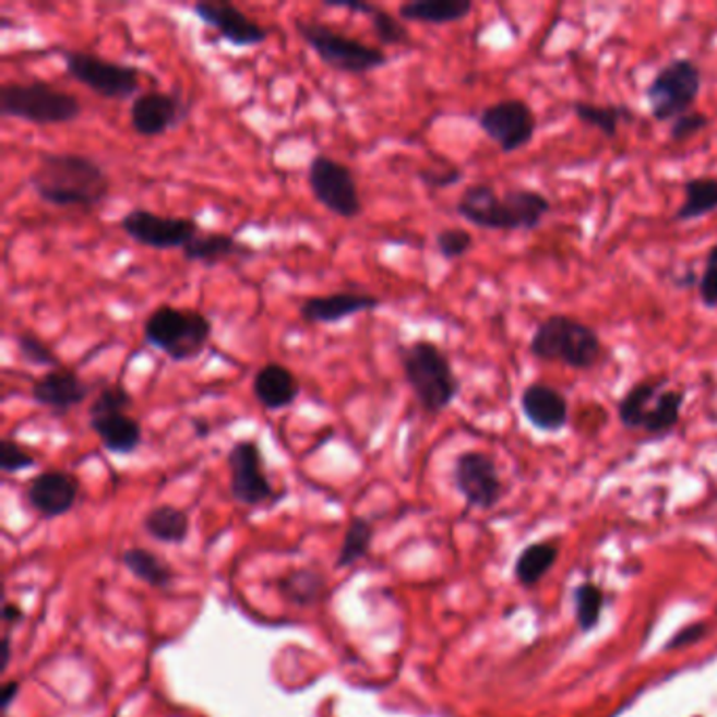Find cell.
Segmentation results:
<instances>
[{"instance_id": "10", "label": "cell", "mask_w": 717, "mask_h": 717, "mask_svg": "<svg viewBox=\"0 0 717 717\" xmlns=\"http://www.w3.org/2000/svg\"><path fill=\"white\" fill-rule=\"evenodd\" d=\"M308 186L318 204L345 222L358 219L365 211L356 175L342 160L316 154L308 165Z\"/></svg>"}, {"instance_id": "8", "label": "cell", "mask_w": 717, "mask_h": 717, "mask_svg": "<svg viewBox=\"0 0 717 717\" xmlns=\"http://www.w3.org/2000/svg\"><path fill=\"white\" fill-rule=\"evenodd\" d=\"M59 58L63 61L65 74L86 86L95 95L110 101L135 99L140 93L142 70L131 63L112 61L81 49H61Z\"/></svg>"}, {"instance_id": "45", "label": "cell", "mask_w": 717, "mask_h": 717, "mask_svg": "<svg viewBox=\"0 0 717 717\" xmlns=\"http://www.w3.org/2000/svg\"><path fill=\"white\" fill-rule=\"evenodd\" d=\"M2 612H4V621L7 623H15V621L22 619V610L17 606H13V604H7Z\"/></svg>"}, {"instance_id": "36", "label": "cell", "mask_w": 717, "mask_h": 717, "mask_svg": "<svg viewBox=\"0 0 717 717\" xmlns=\"http://www.w3.org/2000/svg\"><path fill=\"white\" fill-rule=\"evenodd\" d=\"M476 240L465 228H444L435 234V249L444 261H457L471 253Z\"/></svg>"}, {"instance_id": "1", "label": "cell", "mask_w": 717, "mask_h": 717, "mask_svg": "<svg viewBox=\"0 0 717 717\" xmlns=\"http://www.w3.org/2000/svg\"><path fill=\"white\" fill-rule=\"evenodd\" d=\"M28 186L40 201L58 208L95 211L112 194V177L104 165L76 152H43Z\"/></svg>"}, {"instance_id": "19", "label": "cell", "mask_w": 717, "mask_h": 717, "mask_svg": "<svg viewBox=\"0 0 717 717\" xmlns=\"http://www.w3.org/2000/svg\"><path fill=\"white\" fill-rule=\"evenodd\" d=\"M383 306L381 297L360 290L312 295L299 303V316L308 324H339L347 318L369 314Z\"/></svg>"}, {"instance_id": "7", "label": "cell", "mask_w": 717, "mask_h": 717, "mask_svg": "<svg viewBox=\"0 0 717 717\" xmlns=\"http://www.w3.org/2000/svg\"><path fill=\"white\" fill-rule=\"evenodd\" d=\"M295 32L316 53V58L331 70L344 74H371L383 68L390 58L373 45L351 38L339 29L331 28L318 20H297Z\"/></svg>"}, {"instance_id": "30", "label": "cell", "mask_w": 717, "mask_h": 717, "mask_svg": "<svg viewBox=\"0 0 717 717\" xmlns=\"http://www.w3.org/2000/svg\"><path fill=\"white\" fill-rule=\"evenodd\" d=\"M558 549L551 543H535L526 547L516 562V576L522 585H535L553 566Z\"/></svg>"}, {"instance_id": "18", "label": "cell", "mask_w": 717, "mask_h": 717, "mask_svg": "<svg viewBox=\"0 0 717 717\" xmlns=\"http://www.w3.org/2000/svg\"><path fill=\"white\" fill-rule=\"evenodd\" d=\"M519 410L530 428L543 433H560L571 419L566 394L546 381H533L522 390Z\"/></svg>"}, {"instance_id": "38", "label": "cell", "mask_w": 717, "mask_h": 717, "mask_svg": "<svg viewBox=\"0 0 717 717\" xmlns=\"http://www.w3.org/2000/svg\"><path fill=\"white\" fill-rule=\"evenodd\" d=\"M712 127V118L707 112L701 110H690L686 115L676 118L669 127V140L673 144H684L692 138L701 135L703 131H707Z\"/></svg>"}, {"instance_id": "32", "label": "cell", "mask_w": 717, "mask_h": 717, "mask_svg": "<svg viewBox=\"0 0 717 717\" xmlns=\"http://www.w3.org/2000/svg\"><path fill=\"white\" fill-rule=\"evenodd\" d=\"M13 342H15L17 356L28 367L47 369V371L61 367V360H59L56 349L51 345L45 344L36 333H32V331H20V333L13 335Z\"/></svg>"}, {"instance_id": "14", "label": "cell", "mask_w": 717, "mask_h": 717, "mask_svg": "<svg viewBox=\"0 0 717 717\" xmlns=\"http://www.w3.org/2000/svg\"><path fill=\"white\" fill-rule=\"evenodd\" d=\"M188 120L186 101L169 91H145L129 106V124L135 135L163 138Z\"/></svg>"}, {"instance_id": "4", "label": "cell", "mask_w": 717, "mask_h": 717, "mask_svg": "<svg viewBox=\"0 0 717 717\" xmlns=\"http://www.w3.org/2000/svg\"><path fill=\"white\" fill-rule=\"evenodd\" d=\"M402 374L421 410L440 415L459 398L461 379L449 354L430 339H417L398 347Z\"/></svg>"}, {"instance_id": "42", "label": "cell", "mask_w": 717, "mask_h": 717, "mask_svg": "<svg viewBox=\"0 0 717 717\" xmlns=\"http://www.w3.org/2000/svg\"><path fill=\"white\" fill-rule=\"evenodd\" d=\"M465 172L457 165H444V167H430L417 171V179L430 188V190H449L453 186H459Z\"/></svg>"}, {"instance_id": "28", "label": "cell", "mask_w": 717, "mask_h": 717, "mask_svg": "<svg viewBox=\"0 0 717 717\" xmlns=\"http://www.w3.org/2000/svg\"><path fill=\"white\" fill-rule=\"evenodd\" d=\"M686 402V390H662L657 401L653 402L644 428L650 438H662L678 428L682 419V408Z\"/></svg>"}, {"instance_id": "29", "label": "cell", "mask_w": 717, "mask_h": 717, "mask_svg": "<svg viewBox=\"0 0 717 717\" xmlns=\"http://www.w3.org/2000/svg\"><path fill=\"white\" fill-rule=\"evenodd\" d=\"M144 524L145 530L163 543H183L188 539V530H190L188 514L172 505H160V507L152 510L145 516Z\"/></svg>"}, {"instance_id": "16", "label": "cell", "mask_w": 717, "mask_h": 717, "mask_svg": "<svg viewBox=\"0 0 717 717\" xmlns=\"http://www.w3.org/2000/svg\"><path fill=\"white\" fill-rule=\"evenodd\" d=\"M230 465L231 497L244 505H259L274 494L265 469L263 455L255 440H240L230 449L228 455Z\"/></svg>"}, {"instance_id": "15", "label": "cell", "mask_w": 717, "mask_h": 717, "mask_svg": "<svg viewBox=\"0 0 717 717\" xmlns=\"http://www.w3.org/2000/svg\"><path fill=\"white\" fill-rule=\"evenodd\" d=\"M453 480L467 505L490 510L503 494V482L499 478L494 461L480 451H465L455 461Z\"/></svg>"}, {"instance_id": "26", "label": "cell", "mask_w": 717, "mask_h": 717, "mask_svg": "<svg viewBox=\"0 0 717 717\" xmlns=\"http://www.w3.org/2000/svg\"><path fill=\"white\" fill-rule=\"evenodd\" d=\"M571 110L581 124L600 131L606 140H614L623 124H630L635 120V112L625 104L598 106V104L578 99V101H573Z\"/></svg>"}, {"instance_id": "31", "label": "cell", "mask_w": 717, "mask_h": 717, "mask_svg": "<svg viewBox=\"0 0 717 717\" xmlns=\"http://www.w3.org/2000/svg\"><path fill=\"white\" fill-rule=\"evenodd\" d=\"M122 562L131 573L135 574L140 581L147 583V585L165 587L171 581V571L147 549H140V547L129 549L122 555Z\"/></svg>"}, {"instance_id": "46", "label": "cell", "mask_w": 717, "mask_h": 717, "mask_svg": "<svg viewBox=\"0 0 717 717\" xmlns=\"http://www.w3.org/2000/svg\"><path fill=\"white\" fill-rule=\"evenodd\" d=\"M2 650H4V657H2V669L9 667V659H11V642H9V635L4 637L2 642Z\"/></svg>"}, {"instance_id": "33", "label": "cell", "mask_w": 717, "mask_h": 717, "mask_svg": "<svg viewBox=\"0 0 717 717\" xmlns=\"http://www.w3.org/2000/svg\"><path fill=\"white\" fill-rule=\"evenodd\" d=\"M369 22L373 26L374 38L383 45V47H408L413 45L410 32L404 26L401 17H396L394 13H390L387 9L374 4Z\"/></svg>"}, {"instance_id": "24", "label": "cell", "mask_w": 717, "mask_h": 717, "mask_svg": "<svg viewBox=\"0 0 717 717\" xmlns=\"http://www.w3.org/2000/svg\"><path fill=\"white\" fill-rule=\"evenodd\" d=\"M474 11L471 0H410L398 7V17L406 24L446 26L469 17Z\"/></svg>"}, {"instance_id": "6", "label": "cell", "mask_w": 717, "mask_h": 717, "mask_svg": "<svg viewBox=\"0 0 717 717\" xmlns=\"http://www.w3.org/2000/svg\"><path fill=\"white\" fill-rule=\"evenodd\" d=\"M83 115L81 99L47 81H9L0 86V116L36 127L68 124Z\"/></svg>"}, {"instance_id": "43", "label": "cell", "mask_w": 717, "mask_h": 717, "mask_svg": "<svg viewBox=\"0 0 717 717\" xmlns=\"http://www.w3.org/2000/svg\"><path fill=\"white\" fill-rule=\"evenodd\" d=\"M705 625H692L686 628L684 632L676 633V637L667 644V650H678V648H686L690 644H694L696 640H701L705 635Z\"/></svg>"}, {"instance_id": "25", "label": "cell", "mask_w": 717, "mask_h": 717, "mask_svg": "<svg viewBox=\"0 0 717 717\" xmlns=\"http://www.w3.org/2000/svg\"><path fill=\"white\" fill-rule=\"evenodd\" d=\"M667 383H669L667 374H650V377H644L633 383L617 404V415H619V421L623 423V428H628V430L644 428V419H646L653 402L657 401V396L665 390Z\"/></svg>"}, {"instance_id": "5", "label": "cell", "mask_w": 717, "mask_h": 717, "mask_svg": "<svg viewBox=\"0 0 717 717\" xmlns=\"http://www.w3.org/2000/svg\"><path fill=\"white\" fill-rule=\"evenodd\" d=\"M213 337V322L201 310L160 303L144 320V342L171 362H194Z\"/></svg>"}, {"instance_id": "12", "label": "cell", "mask_w": 717, "mask_h": 717, "mask_svg": "<svg viewBox=\"0 0 717 717\" xmlns=\"http://www.w3.org/2000/svg\"><path fill=\"white\" fill-rule=\"evenodd\" d=\"M478 127L503 154H516L533 144L539 120L524 99L507 97L487 106L478 115Z\"/></svg>"}, {"instance_id": "3", "label": "cell", "mask_w": 717, "mask_h": 717, "mask_svg": "<svg viewBox=\"0 0 717 717\" xmlns=\"http://www.w3.org/2000/svg\"><path fill=\"white\" fill-rule=\"evenodd\" d=\"M528 354L549 365L591 371L602 365L606 347L600 333L587 322L569 314H551L537 324L528 342Z\"/></svg>"}, {"instance_id": "37", "label": "cell", "mask_w": 717, "mask_h": 717, "mask_svg": "<svg viewBox=\"0 0 717 717\" xmlns=\"http://www.w3.org/2000/svg\"><path fill=\"white\" fill-rule=\"evenodd\" d=\"M133 406V394L124 387L122 381L106 383L97 396L91 401L86 415L93 413H108V410H129Z\"/></svg>"}, {"instance_id": "44", "label": "cell", "mask_w": 717, "mask_h": 717, "mask_svg": "<svg viewBox=\"0 0 717 717\" xmlns=\"http://www.w3.org/2000/svg\"><path fill=\"white\" fill-rule=\"evenodd\" d=\"M17 690H20V684H17V682H7V684L2 686V696H0V698H2V709H4V712H7L9 705L13 703Z\"/></svg>"}, {"instance_id": "17", "label": "cell", "mask_w": 717, "mask_h": 717, "mask_svg": "<svg viewBox=\"0 0 717 717\" xmlns=\"http://www.w3.org/2000/svg\"><path fill=\"white\" fill-rule=\"evenodd\" d=\"M29 394L34 404L58 415H65L85 404L86 398L93 394V385L76 369L61 365L34 379Z\"/></svg>"}, {"instance_id": "41", "label": "cell", "mask_w": 717, "mask_h": 717, "mask_svg": "<svg viewBox=\"0 0 717 717\" xmlns=\"http://www.w3.org/2000/svg\"><path fill=\"white\" fill-rule=\"evenodd\" d=\"M36 465V457L28 453L22 444H17L11 438H4L0 442V467L4 474H17L26 471Z\"/></svg>"}, {"instance_id": "34", "label": "cell", "mask_w": 717, "mask_h": 717, "mask_svg": "<svg viewBox=\"0 0 717 717\" xmlns=\"http://www.w3.org/2000/svg\"><path fill=\"white\" fill-rule=\"evenodd\" d=\"M371 541H373V526L365 517H354L349 524V530L345 535L344 547H342L337 564L345 569V566L358 562L360 558H365L371 547Z\"/></svg>"}, {"instance_id": "9", "label": "cell", "mask_w": 717, "mask_h": 717, "mask_svg": "<svg viewBox=\"0 0 717 717\" xmlns=\"http://www.w3.org/2000/svg\"><path fill=\"white\" fill-rule=\"evenodd\" d=\"M703 88V72L696 61L676 58L660 65L646 86L648 110L655 122H673L692 110Z\"/></svg>"}, {"instance_id": "35", "label": "cell", "mask_w": 717, "mask_h": 717, "mask_svg": "<svg viewBox=\"0 0 717 717\" xmlns=\"http://www.w3.org/2000/svg\"><path fill=\"white\" fill-rule=\"evenodd\" d=\"M576 623L583 632H591L602 614L604 594L594 583H585L576 589Z\"/></svg>"}, {"instance_id": "22", "label": "cell", "mask_w": 717, "mask_h": 717, "mask_svg": "<svg viewBox=\"0 0 717 717\" xmlns=\"http://www.w3.org/2000/svg\"><path fill=\"white\" fill-rule=\"evenodd\" d=\"M251 392L259 402L270 413H278L290 408L301 396V383L297 374L288 369L283 362H265L259 367L258 373L253 377Z\"/></svg>"}, {"instance_id": "40", "label": "cell", "mask_w": 717, "mask_h": 717, "mask_svg": "<svg viewBox=\"0 0 717 717\" xmlns=\"http://www.w3.org/2000/svg\"><path fill=\"white\" fill-rule=\"evenodd\" d=\"M322 587V578L314 573L301 571V573L290 574L283 581V589L287 591L288 598L295 602H312L316 600Z\"/></svg>"}, {"instance_id": "2", "label": "cell", "mask_w": 717, "mask_h": 717, "mask_svg": "<svg viewBox=\"0 0 717 717\" xmlns=\"http://www.w3.org/2000/svg\"><path fill=\"white\" fill-rule=\"evenodd\" d=\"M455 211L478 230L535 231L551 213V201L530 188H510L503 194L490 183H471L463 190Z\"/></svg>"}, {"instance_id": "13", "label": "cell", "mask_w": 717, "mask_h": 717, "mask_svg": "<svg viewBox=\"0 0 717 717\" xmlns=\"http://www.w3.org/2000/svg\"><path fill=\"white\" fill-rule=\"evenodd\" d=\"M192 13L204 26L215 29L222 40L236 49H253L270 38V29L261 26L240 7L226 0H199L192 4Z\"/></svg>"}, {"instance_id": "23", "label": "cell", "mask_w": 717, "mask_h": 717, "mask_svg": "<svg viewBox=\"0 0 717 717\" xmlns=\"http://www.w3.org/2000/svg\"><path fill=\"white\" fill-rule=\"evenodd\" d=\"M181 255L190 263L215 267V265L226 263L231 259L251 261L258 255V251L228 231H201L194 240H190L183 247Z\"/></svg>"}, {"instance_id": "27", "label": "cell", "mask_w": 717, "mask_h": 717, "mask_svg": "<svg viewBox=\"0 0 717 717\" xmlns=\"http://www.w3.org/2000/svg\"><path fill=\"white\" fill-rule=\"evenodd\" d=\"M684 202L676 208L671 222L690 224L717 211V177H692L684 186Z\"/></svg>"}, {"instance_id": "11", "label": "cell", "mask_w": 717, "mask_h": 717, "mask_svg": "<svg viewBox=\"0 0 717 717\" xmlns=\"http://www.w3.org/2000/svg\"><path fill=\"white\" fill-rule=\"evenodd\" d=\"M118 228L129 240L152 251H183V247L202 231L201 224L194 217L163 215L150 208L127 211L120 217Z\"/></svg>"}, {"instance_id": "21", "label": "cell", "mask_w": 717, "mask_h": 717, "mask_svg": "<svg viewBox=\"0 0 717 717\" xmlns=\"http://www.w3.org/2000/svg\"><path fill=\"white\" fill-rule=\"evenodd\" d=\"M88 428L112 455H133L144 442L142 423L127 410L93 413L88 415Z\"/></svg>"}, {"instance_id": "39", "label": "cell", "mask_w": 717, "mask_h": 717, "mask_svg": "<svg viewBox=\"0 0 717 717\" xmlns=\"http://www.w3.org/2000/svg\"><path fill=\"white\" fill-rule=\"evenodd\" d=\"M696 288L703 308L717 310V244H712L705 253V265L698 276Z\"/></svg>"}, {"instance_id": "20", "label": "cell", "mask_w": 717, "mask_h": 717, "mask_svg": "<svg viewBox=\"0 0 717 717\" xmlns=\"http://www.w3.org/2000/svg\"><path fill=\"white\" fill-rule=\"evenodd\" d=\"M81 492V485L76 476L61 471V469H47L34 480H29L26 497L28 503L43 516L58 517L68 514Z\"/></svg>"}]
</instances>
